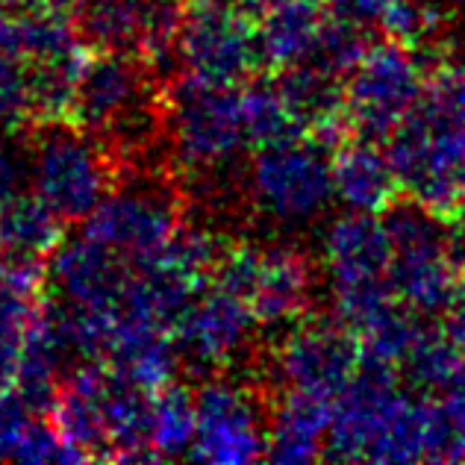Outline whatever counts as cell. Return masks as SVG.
Here are the masks:
<instances>
[{
    "label": "cell",
    "mask_w": 465,
    "mask_h": 465,
    "mask_svg": "<svg viewBox=\"0 0 465 465\" xmlns=\"http://www.w3.org/2000/svg\"><path fill=\"white\" fill-rule=\"evenodd\" d=\"M165 113V139L171 142V163L180 177L203 174L230 165L248 139L242 127L239 85H213L192 71L180 68L159 83Z\"/></svg>",
    "instance_id": "obj_1"
},
{
    "label": "cell",
    "mask_w": 465,
    "mask_h": 465,
    "mask_svg": "<svg viewBox=\"0 0 465 465\" xmlns=\"http://www.w3.org/2000/svg\"><path fill=\"white\" fill-rule=\"evenodd\" d=\"M324 265L333 315L351 333L395 301L389 283L391 242L381 215L348 210V215L336 218L324 236Z\"/></svg>",
    "instance_id": "obj_2"
},
{
    "label": "cell",
    "mask_w": 465,
    "mask_h": 465,
    "mask_svg": "<svg viewBox=\"0 0 465 465\" xmlns=\"http://www.w3.org/2000/svg\"><path fill=\"white\" fill-rule=\"evenodd\" d=\"M39 127L42 133L33 148L35 194L65 224H83L94 213V206L115 189L118 171L113 156L101 139L71 121Z\"/></svg>",
    "instance_id": "obj_3"
},
{
    "label": "cell",
    "mask_w": 465,
    "mask_h": 465,
    "mask_svg": "<svg viewBox=\"0 0 465 465\" xmlns=\"http://www.w3.org/2000/svg\"><path fill=\"white\" fill-rule=\"evenodd\" d=\"M183 198L174 171L148 168L124 174L83 222V232L124 253L127 260L156 253L183 224Z\"/></svg>",
    "instance_id": "obj_4"
},
{
    "label": "cell",
    "mask_w": 465,
    "mask_h": 465,
    "mask_svg": "<svg viewBox=\"0 0 465 465\" xmlns=\"http://www.w3.org/2000/svg\"><path fill=\"white\" fill-rule=\"evenodd\" d=\"M327 153L307 136L256 148L248 168V201L283 227L315 222L336 198Z\"/></svg>",
    "instance_id": "obj_5"
},
{
    "label": "cell",
    "mask_w": 465,
    "mask_h": 465,
    "mask_svg": "<svg viewBox=\"0 0 465 465\" xmlns=\"http://www.w3.org/2000/svg\"><path fill=\"white\" fill-rule=\"evenodd\" d=\"M272 395L262 386H242L227 377H210L194 389L198 433L189 450L194 462L242 465L268 454Z\"/></svg>",
    "instance_id": "obj_6"
},
{
    "label": "cell",
    "mask_w": 465,
    "mask_h": 465,
    "mask_svg": "<svg viewBox=\"0 0 465 465\" xmlns=\"http://www.w3.org/2000/svg\"><path fill=\"white\" fill-rule=\"evenodd\" d=\"M421 89L424 68L419 56L398 42H374L345 80L353 139L386 144L395 127L419 104Z\"/></svg>",
    "instance_id": "obj_7"
},
{
    "label": "cell",
    "mask_w": 465,
    "mask_h": 465,
    "mask_svg": "<svg viewBox=\"0 0 465 465\" xmlns=\"http://www.w3.org/2000/svg\"><path fill=\"white\" fill-rule=\"evenodd\" d=\"M360 353V339L336 315H301L274 348L272 365L280 386L333 401L357 374Z\"/></svg>",
    "instance_id": "obj_8"
},
{
    "label": "cell",
    "mask_w": 465,
    "mask_h": 465,
    "mask_svg": "<svg viewBox=\"0 0 465 465\" xmlns=\"http://www.w3.org/2000/svg\"><path fill=\"white\" fill-rule=\"evenodd\" d=\"M398 365L360 353L357 374L333 398V419L324 439L322 460L362 462L386 430L389 419L401 403Z\"/></svg>",
    "instance_id": "obj_9"
},
{
    "label": "cell",
    "mask_w": 465,
    "mask_h": 465,
    "mask_svg": "<svg viewBox=\"0 0 465 465\" xmlns=\"http://www.w3.org/2000/svg\"><path fill=\"white\" fill-rule=\"evenodd\" d=\"M180 63L213 85H242L265 68L256 21L242 9H192L180 33Z\"/></svg>",
    "instance_id": "obj_10"
},
{
    "label": "cell",
    "mask_w": 465,
    "mask_h": 465,
    "mask_svg": "<svg viewBox=\"0 0 465 465\" xmlns=\"http://www.w3.org/2000/svg\"><path fill=\"white\" fill-rule=\"evenodd\" d=\"M256 318L242 298L210 286L189 303L174 327V345L186 369L222 371L248 348Z\"/></svg>",
    "instance_id": "obj_11"
},
{
    "label": "cell",
    "mask_w": 465,
    "mask_h": 465,
    "mask_svg": "<svg viewBox=\"0 0 465 465\" xmlns=\"http://www.w3.org/2000/svg\"><path fill=\"white\" fill-rule=\"evenodd\" d=\"M156 94L159 80L136 54L94 51L80 77L68 121L92 136H104L130 109Z\"/></svg>",
    "instance_id": "obj_12"
},
{
    "label": "cell",
    "mask_w": 465,
    "mask_h": 465,
    "mask_svg": "<svg viewBox=\"0 0 465 465\" xmlns=\"http://www.w3.org/2000/svg\"><path fill=\"white\" fill-rule=\"evenodd\" d=\"M133 277V262L124 253L106 248L104 242L80 232L77 239H65L51 253L47 280L56 286V298L71 307L106 315L115 327L118 301Z\"/></svg>",
    "instance_id": "obj_13"
},
{
    "label": "cell",
    "mask_w": 465,
    "mask_h": 465,
    "mask_svg": "<svg viewBox=\"0 0 465 465\" xmlns=\"http://www.w3.org/2000/svg\"><path fill=\"white\" fill-rule=\"evenodd\" d=\"M312 301V265L292 244L262 248L260 274L248 307L260 327H289L307 315Z\"/></svg>",
    "instance_id": "obj_14"
},
{
    "label": "cell",
    "mask_w": 465,
    "mask_h": 465,
    "mask_svg": "<svg viewBox=\"0 0 465 465\" xmlns=\"http://www.w3.org/2000/svg\"><path fill=\"white\" fill-rule=\"evenodd\" d=\"M101 412L113 462H163L153 448L156 395L106 365L101 386Z\"/></svg>",
    "instance_id": "obj_15"
},
{
    "label": "cell",
    "mask_w": 465,
    "mask_h": 465,
    "mask_svg": "<svg viewBox=\"0 0 465 465\" xmlns=\"http://www.w3.org/2000/svg\"><path fill=\"white\" fill-rule=\"evenodd\" d=\"M330 171H333L336 201L351 213L381 215L391 201L403 194L381 142L348 139L330 153Z\"/></svg>",
    "instance_id": "obj_16"
},
{
    "label": "cell",
    "mask_w": 465,
    "mask_h": 465,
    "mask_svg": "<svg viewBox=\"0 0 465 465\" xmlns=\"http://www.w3.org/2000/svg\"><path fill=\"white\" fill-rule=\"evenodd\" d=\"M333 419V401L283 386L268 412V454L274 462L322 460L324 439Z\"/></svg>",
    "instance_id": "obj_17"
},
{
    "label": "cell",
    "mask_w": 465,
    "mask_h": 465,
    "mask_svg": "<svg viewBox=\"0 0 465 465\" xmlns=\"http://www.w3.org/2000/svg\"><path fill=\"white\" fill-rule=\"evenodd\" d=\"M327 12L324 0H262L253 21L265 71L307 63Z\"/></svg>",
    "instance_id": "obj_18"
},
{
    "label": "cell",
    "mask_w": 465,
    "mask_h": 465,
    "mask_svg": "<svg viewBox=\"0 0 465 465\" xmlns=\"http://www.w3.org/2000/svg\"><path fill=\"white\" fill-rule=\"evenodd\" d=\"M398 365L401 374L415 389L424 391V395H436V391L454 386V381L460 377L465 365V345L439 318L436 324L421 327V333L415 336V341Z\"/></svg>",
    "instance_id": "obj_19"
},
{
    "label": "cell",
    "mask_w": 465,
    "mask_h": 465,
    "mask_svg": "<svg viewBox=\"0 0 465 465\" xmlns=\"http://www.w3.org/2000/svg\"><path fill=\"white\" fill-rule=\"evenodd\" d=\"M0 239L15 256L47 260L65 242V222L39 194H18L6 203L0 218Z\"/></svg>",
    "instance_id": "obj_20"
},
{
    "label": "cell",
    "mask_w": 465,
    "mask_h": 465,
    "mask_svg": "<svg viewBox=\"0 0 465 465\" xmlns=\"http://www.w3.org/2000/svg\"><path fill=\"white\" fill-rule=\"evenodd\" d=\"M239 106H242L244 139L253 148L303 139V130L295 121V115L289 113L283 94L277 89V80L262 74V71L239 85Z\"/></svg>",
    "instance_id": "obj_21"
},
{
    "label": "cell",
    "mask_w": 465,
    "mask_h": 465,
    "mask_svg": "<svg viewBox=\"0 0 465 465\" xmlns=\"http://www.w3.org/2000/svg\"><path fill=\"white\" fill-rule=\"evenodd\" d=\"M77 30L94 51L136 54L139 4H127V0H85L77 9Z\"/></svg>",
    "instance_id": "obj_22"
},
{
    "label": "cell",
    "mask_w": 465,
    "mask_h": 465,
    "mask_svg": "<svg viewBox=\"0 0 465 465\" xmlns=\"http://www.w3.org/2000/svg\"><path fill=\"white\" fill-rule=\"evenodd\" d=\"M371 45H374L371 24L327 12L322 33H318V42L312 47V56L307 63L324 68L341 80H348L351 71L357 68L362 63V56L371 51Z\"/></svg>",
    "instance_id": "obj_23"
},
{
    "label": "cell",
    "mask_w": 465,
    "mask_h": 465,
    "mask_svg": "<svg viewBox=\"0 0 465 465\" xmlns=\"http://www.w3.org/2000/svg\"><path fill=\"white\" fill-rule=\"evenodd\" d=\"M198 433V407L194 391L186 383H168L156 391V419H153V448L163 460L189 457Z\"/></svg>",
    "instance_id": "obj_24"
},
{
    "label": "cell",
    "mask_w": 465,
    "mask_h": 465,
    "mask_svg": "<svg viewBox=\"0 0 465 465\" xmlns=\"http://www.w3.org/2000/svg\"><path fill=\"white\" fill-rule=\"evenodd\" d=\"M12 457L21 462H89V457L80 448L68 445L54 424H42V421L24 427Z\"/></svg>",
    "instance_id": "obj_25"
},
{
    "label": "cell",
    "mask_w": 465,
    "mask_h": 465,
    "mask_svg": "<svg viewBox=\"0 0 465 465\" xmlns=\"http://www.w3.org/2000/svg\"><path fill=\"white\" fill-rule=\"evenodd\" d=\"M33 115L27 71L15 65L9 54H0V121H21Z\"/></svg>",
    "instance_id": "obj_26"
},
{
    "label": "cell",
    "mask_w": 465,
    "mask_h": 465,
    "mask_svg": "<svg viewBox=\"0 0 465 465\" xmlns=\"http://www.w3.org/2000/svg\"><path fill=\"white\" fill-rule=\"evenodd\" d=\"M18 186H21L18 159L0 151V206H6L12 198H18Z\"/></svg>",
    "instance_id": "obj_27"
},
{
    "label": "cell",
    "mask_w": 465,
    "mask_h": 465,
    "mask_svg": "<svg viewBox=\"0 0 465 465\" xmlns=\"http://www.w3.org/2000/svg\"><path fill=\"white\" fill-rule=\"evenodd\" d=\"M260 4L262 0H186V6L192 9H242L253 18L260 12Z\"/></svg>",
    "instance_id": "obj_28"
},
{
    "label": "cell",
    "mask_w": 465,
    "mask_h": 465,
    "mask_svg": "<svg viewBox=\"0 0 465 465\" xmlns=\"http://www.w3.org/2000/svg\"><path fill=\"white\" fill-rule=\"evenodd\" d=\"M433 9H439L448 21L465 18V0H427Z\"/></svg>",
    "instance_id": "obj_29"
},
{
    "label": "cell",
    "mask_w": 465,
    "mask_h": 465,
    "mask_svg": "<svg viewBox=\"0 0 465 465\" xmlns=\"http://www.w3.org/2000/svg\"><path fill=\"white\" fill-rule=\"evenodd\" d=\"M127 4H142V0H127Z\"/></svg>",
    "instance_id": "obj_30"
},
{
    "label": "cell",
    "mask_w": 465,
    "mask_h": 465,
    "mask_svg": "<svg viewBox=\"0 0 465 465\" xmlns=\"http://www.w3.org/2000/svg\"><path fill=\"white\" fill-rule=\"evenodd\" d=\"M324 4H327V0H324Z\"/></svg>",
    "instance_id": "obj_31"
}]
</instances>
